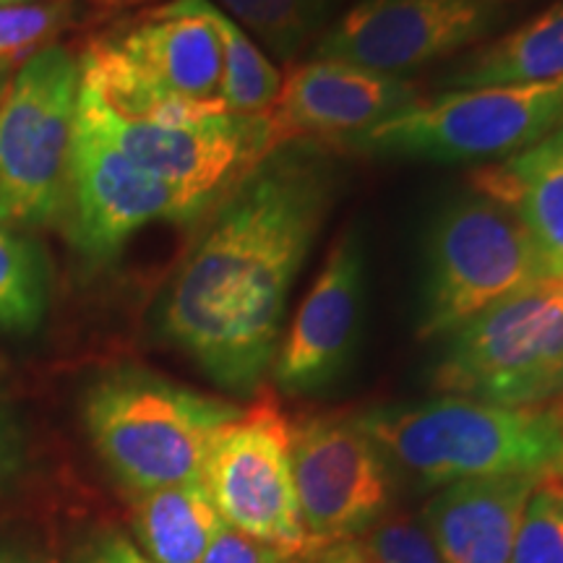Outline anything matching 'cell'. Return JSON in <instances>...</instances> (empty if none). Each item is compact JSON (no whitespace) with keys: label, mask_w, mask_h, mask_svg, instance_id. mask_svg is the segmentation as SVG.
<instances>
[{"label":"cell","mask_w":563,"mask_h":563,"mask_svg":"<svg viewBox=\"0 0 563 563\" xmlns=\"http://www.w3.org/2000/svg\"><path fill=\"white\" fill-rule=\"evenodd\" d=\"M340 191L319 141L266 152L228 194L157 306V332L220 389L251 397L272 373L287 298Z\"/></svg>","instance_id":"cell-1"},{"label":"cell","mask_w":563,"mask_h":563,"mask_svg":"<svg viewBox=\"0 0 563 563\" xmlns=\"http://www.w3.org/2000/svg\"><path fill=\"white\" fill-rule=\"evenodd\" d=\"M391 467L426 488L481 477L563 473V418L548 407H501L470 397L373 407L352 418Z\"/></svg>","instance_id":"cell-2"},{"label":"cell","mask_w":563,"mask_h":563,"mask_svg":"<svg viewBox=\"0 0 563 563\" xmlns=\"http://www.w3.org/2000/svg\"><path fill=\"white\" fill-rule=\"evenodd\" d=\"M241 412L141 365L102 371L81 402L91 446L133 496L201 481L211 441Z\"/></svg>","instance_id":"cell-3"},{"label":"cell","mask_w":563,"mask_h":563,"mask_svg":"<svg viewBox=\"0 0 563 563\" xmlns=\"http://www.w3.org/2000/svg\"><path fill=\"white\" fill-rule=\"evenodd\" d=\"M79 70L84 87L131 121L175 125L228 112L209 0H170L129 30L95 40Z\"/></svg>","instance_id":"cell-4"},{"label":"cell","mask_w":563,"mask_h":563,"mask_svg":"<svg viewBox=\"0 0 563 563\" xmlns=\"http://www.w3.org/2000/svg\"><path fill=\"white\" fill-rule=\"evenodd\" d=\"M433 389L501 407L563 399V282L506 298L446 336Z\"/></svg>","instance_id":"cell-5"},{"label":"cell","mask_w":563,"mask_h":563,"mask_svg":"<svg viewBox=\"0 0 563 563\" xmlns=\"http://www.w3.org/2000/svg\"><path fill=\"white\" fill-rule=\"evenodd\" d=\"M548 279L538 245L509 207L477 191L460 196L435 217L428 238L418 332L422 340L449 336Z\"/></svg>","instance_id":"cell-6"},{"label":"cell","mask_w":563,"mask_h":563,"mask_svg":"<svg viewBox=\"0 0 563 563\" xmlns=\"http://www.w3.org/2000/svg\"><path fill=\"white\" fill-rule=\"evenodd\" d=\"M81 70L47 45L13 70L0 100V222L40 230L63 220Z\"/></svg>","instance_id":"cell-7"},{"label":"cell","mask_w":563,"mask_h":563,"mask_svg":"<svg viewBox=\"0 0 563 563\" xmlns=\"http://www.w3.org/2000/svg\"><path fill=\"white\" fill-rule=\"evenodd\" d=\"M563 125V79L460 89L373 125L344 144L355 152L426 162L506 159Z\"/></svg>","instance_id":"cell-8"},{"label":"cell","mask_w":563,"mask_h":563,"mask_svg":"<svg viewBox=\"0 0 563 563\" xmlns=\"http://www.w3.org/2000/svg\"><path fill=\"white\" fill-rule=\"evenodd\" d=\"M79 115L97 125L141 170L173 188L194 220L207 214L272 152L269 115H220L196 123H146L115 112L95 89H79Z\"/></svg>","instance_id":"cell-9"},{"label":"cell","mask_w":563,"mask_h":563,"mask_svg":"<svg viewBox=\"0 0 563 563\" xmlns=\"http://www.w3.org/2000/svg\"><path fill=\"white\" fill-rule=\"evenodd\" d=\"M201 481L230 530L292 559L313 555L292 481V428L274 399L220 428Z\"/></svg>","instance_id":"cell-10"},{"label":"cell","mask_w":563,"mask_h":563,"mask_svg":"<svg viewBox=\"0 0 563 563\" xmlns=\"http://www.w3.org/2000/svg\"><path fill=\"white\" fill-rule=\"evenodd\" d=\"M530 0H361L316 45V58L402 76L488 40Z\"/></svg>","instance_id":"cell-11"},{"label":"cell","mask_w":563,"mask_h":563,"mask_svg":"<svg viewBox=\"0 0 563 563\" xmlns=\"http://www.w3.org/2000/svg\"><path fill=\"white\" fill-rule=\"evenodd\" d=\"M292 481L313 555L350 543L391 509V464L352 418L292 428Z\"/></svg>","instance_id":"cell-12"},{"label":"cell","mask_w":563,"mask_h":563,"mask_svg":"<svg viewBox=\"0 0 563 563\" xmlns=\"http://www.w3.org/2000/svg\"><path fill=\"white\" fill-rule=\"evenodd\" d=\"M196 222L167 183L141 170L76 110L63 224L70 245L91 264H104L152 222Z\"/></svg>","instance_id":"cell-13"},{"label":"cell","mask_w":563,"mask_h":563,"mask_svg":"<svg viewBox=\"0 0 563 563\" xmlns=\"http://www.w3.org/2000/svg\"><path fill=\"white\" fill-rule=\"evenodd\" d=\"M365 249L357 230H344L323 258L321 274L282 336L272 378L290 397L319 394L347 371L361 336Z\"/></svg>","instance_id":"cell-14"},{"label":"cell","mask_w":563,"mask_h":563,"mask_svg":"<svg viewBox=\"0 0 563 563\" xmlns=\"http://www.w3.org/2000/svg\"><path fill=\"white\" fill-rule=\"evenodd\" d=\"M420 102V89L399 76L316 58L282 84L269 110L272 150L316 139H340L344 144Z\"/></svg>","instance_id":"cell-15"},{"label":"cell","mask_w":563,"mask_h":563,"mask_svg":"<svg viewBox=\"0 0 563 563\" xmlns=\"http://www.w3.org/2000/svg\"><path fill=\"white\" fill-rule=\"evenodd\" d=\"M543 477H481L441 488L422 511L443 563H511L530 493Z\"/></svg>","instance_id":"cell-16"},{"label":"cell","mask_w":563,"mask_h":563,"mask_svg":"<svg viewBox=\"0 0 563 563\" xmlns=\"http://www.w3.org/2000/svg\"><path fill=\"white\" fill-rule=\"evenodd\" d=\"M473 191L509 207L538 245L548 277L563 282V125L473 175Z\"/></svg>","instance_id":"cell-17"},{"label":"cell","mask_w":563,"mask_h":563,"mask_svg":"<svg viewBox=\"0 0 563 563\" xmlns=\"http://www.w3.org/2000/svg\"><path fill=\"white\" fill-rule=\"evenodd\" d=\"M563 79V0L504 37L475 47L441 76L443 87H519Z\"/></svg>","instance_id":"cell-18"},{"label":"cell","mask_w":563,"mask_h":563,"mask_svg":"<svg viewBox=\"0 0 563 563\" xmlns=\"http://www.w3.org/2000/svg\"><path fill=\"white\" fill-rule=\"evenodd\" d=\"M222 527L203 481L139 493L133 504V543L154 563H201Z\"/></svg>","instance_id":"cell-19"},{"label":"cell","mask_w":563,"mask_h":563,"mask_svg":"<svg viewBox=\"0 0 563 563\" xmlns=\"http://www.w3.org/2000/svg\"><path fill=\"white\" fill-rule=\"evenodd\" d=\"M51 302V269L45 251L26 230L0 222V332H37Z\"/></svg>","instance_id":"cell-20"},{"label":"cell","mask_w":563,"mask_h":563,"mask_svg":"<svg viewBox=\"0 0 563 563\" xmlns=\"http://www.w3.org/2000/svg\"><path fill=\"white\" fill-rule=\"evenodd\" d=\"M209 19L222 45L220 100L232 115H269L282 89L279 70L253 45L235 19L209 3Z\"/></svg>","instance_id":"cell-21"},{"label":"cell","mask_w":563,"mask_h":563,"mask_svg":"<svg viewBox=\"0 0 563 563\" xmlns=\"http://www.w3.org/2000/svg\"><path fill=\"white\" fill-rule=\"evenodd\" d=\"M245 30L290 60L319 32L334 0H220Z\"/></svg>","instance_id":"cell-22"},{"label":"cell","mask_w":563,"mask_h":563,"mask_svg":"<svg viewBox=\"0 0 563 563\" xmlns=\"http://www.w3.org/2000/svg\"><path fill=\"white\" fill-rule=\"evenodd\" d=\"M511 563H563V473L548 475L534 485Z\"/></svg>","instance_id":"cell-23"},{"label":"cell","mask_w":563,"mask_h":563,"mask_svg":"<svg viewBox=\"0 0 563 563\" xmlns=\"http://www.w3.org/2000/svg\"><path fill=\"white\" fill-rule=\"evenodd\" d=\"M70 0H30L0 5V60L16 63L47 47L74 16Z\"/></svg>","instance_id":"cell-24"},{"label":"cell","mask_w":563,"mask_h":563,"mask_svg":"<svg viewBox=\"0 0 563 563\" xmlns=\"http://www.w3.org/2000/svg\"><path fill=\"white\" fill-rule=\"evenodd\" d=\"M350 543L365 563H443L428 527L410 514H384Z\"/></svg>","instance_id":"cell-25"},{"label":"cell","mask_w":563,"mask_h":563,"mask_svg":"<svg viewBox=\"0 0 563 563\" xmlns=\"http://www.w3.org/2000/svg\"><path fill=\"white\" fill-rule=\"evenodd\" d=\"M300 559L285 555L274 548L258 543V540L245 538V534L230 530L228 525L217 534L214 543L209 545L201 563H298Z\"/></svg>","instance_id":"cell-26"},{"label":"cell","mask_w":563,"mask_h":563,"mask_svg":"<svg viewBox=\"0 0 563 563\" xmlns=\"http://www.w3.org/2000/svg\"><path fill=\"white\" fill-rule=\"evenodd\" d=\"M70 563H154L141 548L125 538L123 532L104 530L91 534L87 543H81Z\"/></svg>","instance_id":"cell-27"},{"label":"cell","mask_w":563,"mask_h":563,"mask_svg":"<svg viewBox=\"0 0 563 563\" xmlns=\"http://www.w3.org/2000/svg\"><path fill=\"white\" fill-rule=\"evenodd\" d=\"M26 467V439L16 415L0 405V488H9Z\"/></svg>","instance_id":"cell-28"},{"label":"cell","mask_w":563,"mask_h":563,"mask_svg":"<svg viewBox=\"0 0 563 563\" xmlns=\"http://www.w3.org/2000/svg\"><path fill=\"white\" fill-rule=\"evenodd\" d=\"M0 563H53L47 555L34 551L30 545L9 543V540H0Z\"/></svg>","instance_id":"cell-29"},{"label":"cell","mask_w":563,"mask_h":563,"mask_svg":"<svg viewBox=\"0 0 563 563\" xmlns=\"http://www.w3.org/2000/svg\"><path fill=\"white\" fill-rule=\"evenodd\" d=\"M313 563H365L355 543H336L313 555Z\"/></svg>","instance_id":"cell-30"},{"label":"cell","mask_w":563,"mask_h":563,"mask_svg":"<svg viewBox=\"0 0 563 563\" xmlns=\"http://www.w3.org/2000/svg\"><path fill=\"white\" fill-rule=\"evenodd\" d=\"M11 76H13V63L11 60H0V100H3L5 89H9Z\"/></svg>","instance_id":"cell-31"},{"label":"cell","mask_w":563,"mask_h":563,"mask_svg":"<svg viewBox=\"0 0 563 563\" xmlns=\"http://www.w3.org/2000/svg\"><path fill=\"white\" fill-rule=\"evenodd\" d=\"M11 3H30V0H0V5H11Z\"/></svg>","instance_id":"cell-32"},{"label":"cell","mask_w":563,"mask_h":563,"mask_svg":"<svg viewBox=\"0 0 563 563\" xmlns=\"http://www.w3.org/2000/svg\"><path fill=\"white\" fill-rule=\"evenodd\" d=\"M561 418H563V415H561Z\"/></svg>","instance_id":"cell-33"}]
</instances>
